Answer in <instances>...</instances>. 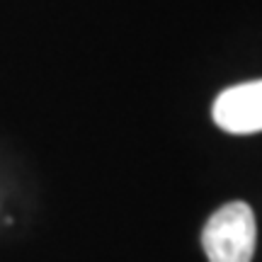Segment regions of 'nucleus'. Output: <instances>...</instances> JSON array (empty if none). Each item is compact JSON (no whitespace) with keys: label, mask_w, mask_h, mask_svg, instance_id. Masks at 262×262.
<instances>
[{"label":"nucleus","mask_w":262,"mask_h":262,"mask_svg":"<svg viewBox=\"0 0 262 262\" xmlns=\"http://www.w3.org/2000/svg\"><path fill=\"white\" fill-rule=\"evenodd\" d=\"M257 224L245 202H228L216 209L202 231L209 262H253Z\"/></svg>","instance_id":"nucleus-1"},{"label":"nucleus","mask_w":262,"mask_h":262,"mask_svg":"<svg viewBox=\"0 0 262 262\" xmlns=\"http://www.w3.org/2000/svg\"><path fill=\"white\" fill-rule=\"evenodd\" d=\"M214 122L228 134L262 131V80L233 85L216 97Z\"/></svg>","instance_id":"nucleus-2"}]
</instances>
